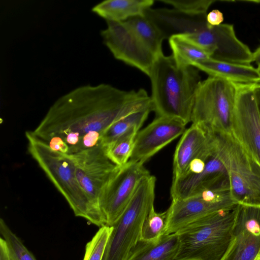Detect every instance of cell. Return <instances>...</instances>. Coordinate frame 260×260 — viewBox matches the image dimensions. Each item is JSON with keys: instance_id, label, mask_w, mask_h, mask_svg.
Returning <instances> with one entry per match:
<instances>
[{"instance_id": "cell-1", "label": "cell", "mask_w": 260, "mask_h": 260, "mask_svg": "<svg viewBox=\"0 0 260 260\" xmlns=\"http://www.w3.org/2000/svg\"><path fill=\"white\" fill-rule=\"evenodd\" d=\"M150 106V96L144 89L125 91L105 83L82 85L54 102L31 132L47 144L63 142L70 154L100 145L112 124Z\"/></svg>"}, {"instance_id": "cell-2", "label": "cell", "mask_w": 260, "mask_h": 260, "mask_svg": "<svg viewBox=\"0 0 260 260\" xmlns=\"http://www.w3.org/2000/svg\"><path fill=\"white\" fill-rule=\"evenodd\" d=\"M199 70L179 66L172 55H159L149 77L152 110L157 116L191 122L194 97L201 82Z\"/></svg>"}, {"instance_id": "cell-3", "label": "cell", "mask_w": 260, "mask_h": 260, "mask_svg": "<svg viewBox=\"0 0 260 260\" xmlns=\"http://www.w3.org/2000/svg\"><path fill=\"white\" fill-rule=\"evenodd\" d=\"M106 22L101 35L114 58L149 77L155 60L163 54L162 43L166 38L160 29L146 15Z\"/></svg>"}, {"instance_id": "cell-4", "label": "cell", "mask_w": 260, "mask_h": 260, "mask_svg": "<svg viewBox=\"0 0 260 260\" xmlns=\"http://www.w3.org/2000/svg\"><path fill=\"white\" fill-rule=\"evenodd\" d=\"M29 153L65 198L75 215L99 227L106 225L102 214L93 206L77 180L73 162L67 154L52 148L25 132Z\"/></svg>"}, {"instance_id": "cell-5", "label": "cell", "mask_w": 260, "mask_h": 260, "mask_svg": "<svg viewBox=\"0 0 260 260\" xmlns=\"http://www.w3.org/2000/svg\"><path fill=\"white\" fill-rule=\"evenodd\" d=\"M237 206L211 213L177 231L179 246L174 260H220L233 237Z\"/></svg>"}, {"instance_id": "cell-6", "label": "cell", "mask_w": 260, "mask_h": 260, "mask_svg": "<svg viewBox=\"0 0 260 260\" xmlns=\"http://www.w3.org/2000/svg\"><path fill=\"white\" fill-rule=\"evenodd\" d=\"M207 14L192 16L177 13L171 19L172 29L200 47L212 59L246 65L253 62V52L238 39L233 25H211Z\"/></svg>"}, {"instance_id": "cell-7", "label": "cell", "mask_w": 260, "mask_h": 260, "mask_svg": "<svg viewBox=\"0 0 260 260\" xmlns=\"http://www.w3.org/2000/svg\"><path fill=\"white\" fill-rule=\"evenodd\" d=\"M213 153L222 162L237 204L260 207V165L231 131L212 134Z\"/></svg>"}, {"instance_id": "cell-8", "label": "cell", "mask_w": 260, "mask_h": 260, "mask_svg": "<svg viewBox=\"0 0 260 260\" xmlns=\"http://www.w3.org/2000/svg\"><path fill=\"white\" fill-rule=\"evenodd\" d=\"M156 178L149 174L140 181L126 209L112 225L102 260H127L140 239L143 222L154 207Z\"/></svg>"}, {"instance_id": "cell-9", "label": "cell", "mask_w": 260, "mask_h": 260, "mask_svg": "<svg viewBox=\"0 0 260 260\" xmlns=\"http://www.w3.org/2000/svg\"><path fill=\"white\" fill-rule=\"evenodd\" d=\"M237 85L228 80L209 76L197 89L191 122L207 133L230 131L237 95Z\"/></svg>"}, {"instance_id": "cell-10", "label": "cell", "mask_w": 260, "mask_h": 260, "mask_svg": "<svg viewBox=\"0 0 260 260\" xmlns=\"http://www.w3.org/2000/svg\"><path fill=\"white\" fill-rule=\"evenodd\" d=\"M68 155L79 183L92 204L102 214L100 206L102 196L118 167L109 159L101 144Z\"/></svg>"}, {"instance_id": "cell-11", "label": "cell", "mask_w": 260, "mask_h": 260, "mask_svg": "<svg viewBox=\"0 0 260 260\" xmlns=\"http://www.w3.org/2000/svg\"><path fill=\"white\" fill-rule=\"evenodd\" d=\"M255 84L236 83L237 95L230 131L260 165V113L254 93Z\"/></svg>"}, {"instance_id": "cell-12", "label": "cell", "mask_w": 260, "mask_h": 260, "mask_svg": "<svg viewBox=\"0 0 260 260\" xmlns=\"http://www.w3.org/2000/svg\"><path fill=\"white\" fill-rule=\"evenodd\" d=\"M150 174L143 164L129 160L118 167L107 184L100 203L106 225H113L121 216L141 179Z\"/></svg>"}, {"instance_id": "cell-13", "label": "cell", "mask_w": 260, "mask_h": 260, "mask_svg": "<svg viewBox=\"0 0 260 260\" xmlns=\"http://www.w3.org/2000/svg\"><path fill=\"white\" fill-rule=\"evenodd\" d=\"M182 121L171 118L157 116L136 135L129 160L145 162L159 150L186 131Z\"/></svg>"}, {"instance_id": "cell-14", "label": "cell", "mask_w": 260, "mask_h": 260, "mask_svg": "<svg viewBox=\"0 0 260 260\" xmlns=\"http://www.w3.org/2000/svg\"><path fill=\"white\" fill-rule=\"evenodd\" d=\"M233 207L222 203L215 194L209 190H202L184 199L172 200L167 209L168 221L164 235L176 233L196 220Z\"/></svg>"}, {"instance_id": "cell-15", "label": "cell", "mask_w": 260, "mask_h": 260, "mask_svg": "<svg viewBox=\"0 0 260 260\" xmlns=\"http://www.w3.org/2000/svg\"><path fill=\"white\" fill-rule=\"evenodd\" d=\"M211 141V135L197 124L186 129L175 151L173 180L185 174L191 161L210 148Z\"/></svg>"}, {"instance_id": "cell-16", "label": "cell", "mask_w": 260, "mask_h": 260, "mask_svg": "<svg viewBox=\"0 0 260 260\" xmlns=\"http://www.w3.org/2000/svg\"><path fill=\"white\" fill-rule=\"evenodd\" d=\"M193 66L209 76L222 78L241 84H260V76L256 68L250 64H241L219 61L212 58L199 61Z\"/></svg>"}, {"instance_id": "cell-17", "label": "cell", "mask_w": 260, "mask_h": 260, "mask_svg": "<svg viewBox=\"0 0 260 260\" xmlns=\"http://www.w3.org/2000/svg\"><path fill=\"white\" fill-rule=\"evenodd\" d=\"M154 2L153 0H106L95 5L91 11L106 21L124 22L145 15Z\"/></svg>"}, {"instance_id": "cell-18", "label": "cell", "mask_w": 260, "mask_h": 260, "mask_svg": "<svg viewBox=\"0 0 260 260\" xmlns=\"http://www.w3.org/2000/svg\"><path fill=\"white\" fill-rule=\"evenodd\" d=\"M179 246L177 233L146 241L139 240L127 260H174Z\"/></svg>"}, {"instance_id": "cell-19", "label": "cell", "mask_w": 260, "mask_h": 260, "mask_svg": "<svg viewBox=\"0 0 260 260\" xmlns=\"http://www.w3.org/2000/svg\"><path fill=\"white\" fill-rule=\"evenodd\" d=\"M233 237L220 260H254L260 252V236L245 228L236 220Z\"/></svg>"}, {"instance_id": "cell-20", "label": "cell", "mask_w": 260, "mask_h": 260, "mask_svg": "<svg viewBox=\"0 0 260 260\" xmlns=\"http://www.w3.org/2000/svg\"><path fill=\"white\" fill-rule=\"evenodd\" d=\"M169 43L172 56L179 66H192L196 62L211 58L202 48L182 35L171 36Z\"/></svg>"}, {"instance_id": "cell-21", "label": "cell", "mask_w": 260, "mask_h": 260, "mask_svg": "<svg viewBox=\"0 0 260 260\" xmlns=\"http://www.w3.org/2000/svg\"><path fill=\"white\" fill-rule=\"evenodd\" d=\"M152 111V107L150 106L132 113L117 121L103 134L100 144L105 147L132 131H139Z\"/></svg>"}, {"instance_id": "cell-22", "label": "cell", "mask_w": 260, "mask_h": 260, "mask_svg": "<svg viewBox=\"0 0 260 260\" xmlns=\"http://www.w3.org/2000/svg\"><path fill=\"white\" fill-rule=\"evenodd\" d=\"M138 132L137 130L132 131L104 147L108 157L117 166H123L129 160Z\"/></svg>"}, {"instance_id": "cell-23", "label": "cell", "mask_w": 260, "mask_h": 260, "mask_svg": "<svg viewBox=\"0 0 260 260\" xmlns=\"http://www.w3.org/2000/svg\"><path fill=\"white\" fill-rule=\"evenodd\" d=\"M0 233L6 242L9 260H37L2 218L0 219Z\"/></svg>"}, {"instance_id": "cell-24", "label": "cell", "mask_w": 260, "mask_h": 260, "mask_svg": "<svg viewBox=\"0 0 260 260\" xmlns=\"http://www.w3.org/2000/svg\"><path fill=\"white\" fill-rule=\"evenodd\" d=\"M168 216L167 210L156 212L153 207L143 222L140 240L152 241L160 238L166 232Z\"/></svg>"}, {"instance_id": "cell-25", "label": "cell", "mask_w": 260, "mask_h": 260, "mask_svg": "<svg viewBox=\"0 0 260 260\" xmlns=\"http://www.w3.org/2000/svg\"><path fill=\"white\" fill-rule=\"evenodd\" d=\"M112 230V226L107 225L100 228L91 240L87 243L83 260H102Z\"/></svg>"}, {"instance_id": "cell-26", "label": "cell", "mask_w": 260, "mask_h": 260, "mask_svg": "<svg viewBox=\"0 0 260 260\" xmlns=\"http://www.w3.org/2000/svg\"><path fill=\"white\" fill-rule=\"evenodd\" d=\"M160 2L169 5L181 13L189 16L207 14L211 5L215 0H160Z\"/></svg>"}, {"instance_id": "cell-27", "label": "cell", "mask_w": 260, "mask_h": 260, "mask_svg": "<svg viewBox=\"0 0 260 260\" xmlns=\"http://www.w3.org/2000/svg\"><path fill=\"white\" fill-rule=\"evenodd\" d=\"M236 219L245 228L260 235V207L237 204Z\"/></svg>"}, {"instance_id": "cell-28", "label": "cell", "mask_w": 260, "mask_h": 260, "mask_svg": "<svg viewBox=\"0 0 260 260\" xmlns=\"http://www.w3.org/2000/svg\"><path fill=\"white\" fill-rule=\"evenodd\" d=\"M223 14L218 10H213L206 16L207 22L212 26H218L223 21Z\"/></svg>"}, {"instance_id": "cell-29", "label": "cell", "mask_w": 260, "mask_h": 260, "mask_svg": "<svg viewBox=\"0 0 260 260\" xmlns=\"http://www.w3.org/2000/svg\"><path fill=\"white\" fill-rule=\"evenodd\" d=\"M0 260H9L6 242L2 237L0 238Z\"/></svg>"}, {"instance_id": "cell-30", "label": "cell", "mask_w": 260, "mask_h": 260, "mask_svg": "<svg viewBox=\"0 0 260 260\" xmlns=\"http://www.w3.org/2000/svg\"><path fill=\"white\" fill-rule=\"evenodd\" d=\"M254 93L257 105L260 113V84H256L255 85Z\"/></svg>"}, {"instance_id": "cell-31", "label": "cell", "mask_w": 260, "mask_h": 260, "mask_svg": "<svg viewBox=\"0 0 260 260\" xmlns=\"http://www.w3.org/2000/svg\"><path fill=\"white\" fill-rule=\"evenodd\" d=\"M253 57L254 61L260 62V46L253 52Z\"/></svg>"}, {"instance_id": "cell-32", "label": "cell", "mask_w": 260, "mask_h": 260, "mask_svg": "<svg viewBox=\"0 0 260 260\" xmlns=\"http://www.w3.org/2000/svg\"><path fill=\"white\" fill-rule=\"evenodd\" d=\"M257 64V67L256 68L258 73L260 76V62L256 63Z\"/></svg>"}, {"instance_id": "cell-33", "label": "cell", "mask_w": 260, "mask_h": 260, "mask_svg": "<svg viewBox=\"0 0 260 260\" xmlns=\"http://www.w3.org/2000/svg\"><path fill=\"white\" fill-rule=\"evenodd\" d=\"M254 260H260V252L257 254V256Z\"/></svg>"}]
</instances>
